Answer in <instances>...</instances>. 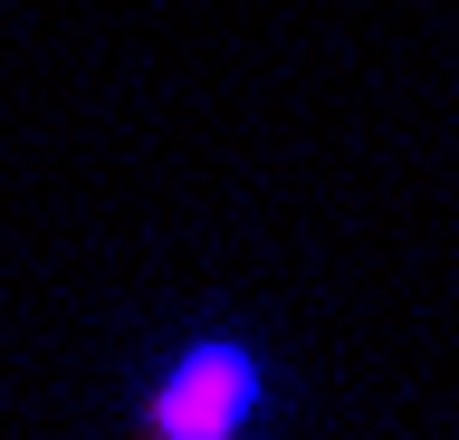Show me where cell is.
Segmentation results:
<instances>
[{
	"label": "cell",
	"mask_w": 459,
	"mask_h": 440,
	"mask_svg": "<svg viewBox=\"0 0 459 440\" xmlns=\"http://www.w3.org/2000/svg\"><path fill=\"white\" fill-rule=\"evenodd\" d=\"M258 364L239 335H192V345L172 354V374L143 393V431L153 440H230L258 421Z\"/></svg>",
	"instance_id": "cell-1"
}]
</instances>
